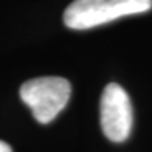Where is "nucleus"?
<instances>
[{
	"label": "nucleus",
	"mask_w": 152,
	"mask_h": 152,
	"mask_svg": "<svg viewBox=\"0 0 152 152\" xmlns=\"http://www.w3.org/2000/svg\"><path fill=\"white\" fill-rule=\"evenodd\" d=\"M151 8L152 0H75L64 12V23L70 30H90Z\"/></svg>",
	"instance_id": "nucleus-1"
},
{
	"label": "nucleus",
	"mask_w": 152,
	"mask_h": 152,
	"mask_svg": "<svg viewBox=\"0 0 152 152\" xmlns=\"http://www.w3.org/2000/svg\"><path fill=\"white\" fill-rule=\"evenodd\" d=\"M72 95V86L61 76H42L20 87V99L31 109L36 121L48 124L64 110Z\"/></svg>",
	"instance_id": "nucleus-2"
},
{
	"label": "nucleus",
	"mask_w": 152,
	"mask_h": 152,
	"mask_svg": "<svg viewBox=\"0 0 152 152\" xmlns=\"http://www.w3.org/2000/svg\"><path fill=\"white\" fill-rule=\"evenodd\" d=\"M101 129L110 141H126L132 130L134 113L129 95L120 84H107L99 102Z\"/></svg>",
	"instance_id": "nucleus-3"
},
{
	"label": "nucleus",
	"mask_w": 152,
	"mask_h": 152,
	"mask_svg": "<svg viewBox=\"0 0 152 152\" xmlns=\"http://www.w3.org/2000/svg\"><path fill=\"white\" fill-rule=\"evenodd\" d=\"M0 152H12V149H11V146L8 143H5V141L0 140Z\"/></svg>",
	"instance_id": "nucleus-4"
}]
</instances>
